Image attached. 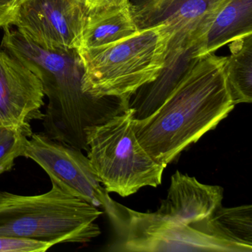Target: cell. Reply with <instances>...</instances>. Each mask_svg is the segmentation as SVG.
<instances>
[{"mask_svg":"<svg viewBox=\"0 0 252 252\" xmlns=\"http://www.w3.org/2000/svg\"><path fill=\"white\" fill-rule=\"evenodd\" d=\"M227 0H146L135 6L140 29L155 25L167 26L172 37L166 64V73L180 71L178 65L191 60L190 52L217 11Z\"/></svg>","mask_w":252,"mask_h":252,"instance_id":"obj_8","label":"cell"},{"mask_svg":"<svg viewBox=\"0 0 252 252\" xmlns=\"http://www.w3.org/2000/svg\"><path fill=\"white\" fill-rule=\"evenodd\" d=\"M203 222L206 231L214 237L237 246L241 252H252V205L231 208L221 206Z\"/></svg>","mask_w":252,"mask_h":252,"instance_id":"obj_14","label":"cell"},{"mask_svg":"<svg viewBox=\"0 0 252 252\" xmlns=\"http://www.w3.org/2000/svg\"><path fill=\"white\" fill-rule=\"evenodd\" d=\"M23 0H0V28L10 26Z\"/></svg>","mask_w":252,"mask_h":252,"instance_id":"obj_18","label":"cell"},{"mask_svg":"<svg viewBox=\"0 0 252 252\" xmlns=\"http://www.w3.org/2000/svg\"><path fill=\"white\" fill-rule=\"evenodd\" d=\"M171 37L166 25H155L102 48L76 50L83 67L84 92L117 98L129 108L133 94L161 74Z\"/></svg>","mask_w":252,"mask_h":252,"instance_id":"obj_3","label":"cell"},{"mask_svg":"<svg viewBox=\"0 0 252 252\" xmlns=\"http://www.w3.org/2000/svg\"><path fill=\"white\" fill-rule=\"evenodd\" d=\"M1 47L20 59L42 82L48 98L42 125L52 139L88 152L86 131L127 108L112 97L96 98L82 90L83 67L76 50L53 51L32 43L10 26Z\"/></svg>","mask_w":252,"mask_h":252,"instance_id":"obj_2","label":"cell"},{"mask_svg":"<svg viewBox=\"0 0 252 252\" xmlns=\"http://www.w3.org/2000/svg\"><path fill=\"white\" fill-rule=\"evenodd\" d=\"M223 188L199 182L177 170L171 177L167 196L157 213L166 219L191 225L207 219L222 206Z\"/></svg>","mask_w":252,"mask_h":252,"instance_id":"obj_11","label":"cell"},{"mask_svg":"<svg viewBox=\"0 0 252 252\" xmlns=\"http://www.w3.org/2000/svg\"><path fill=\"white\" fill-rule=\"evenodd\" d=\"M225 57L193 59L164 102L151 116L135 120L138 141L166 167L232 111Z\"/></svg>","mask_w":252,"mask_h":252,"instance_id":"obj_1","label":"cell"},{"mask_svg":"<svg viewBox=\"0 0 252 252\" xmlns=\"http://www.w3.org/2000/svg\"><path fill=\"white\" fill-rule=\"evenodd\" d=\"M53 246L46 242L0 235V252H45Z\"/></svg>","mask_w":252,"mask_h":252,"instance_id":"obj_17","label":"cell"},{"mask_svg":"<svg viewBox=\"0 0 252 252\" xmlns=\"http://www.w3.org/2000/svg\"><path fill=\"white\" fill-rule=\"evenodd\" d=\"M252 34V0H227L200 33L191 48V59L210 54Z\"/></svg>","mask_w":252,"mask_h":252,"instance_id":"obj_12","label":"cell"},{"mask_svg":"<svg viewBox=\"0 0 252 252\" xmlns=\"http://www.w3.org/2000/svg\"><path fill=\"white\" fill-rule=\"evenodd\" d=\"M102 211L52 183L50 191L20 195L0 191V235L51 243H90L101 234Z\"/></svg>","mask_w":252,"mask_h":252,"instance_id":"obj_4","label":"cell"},{"mask_svg":"<svg viewBox=\"0 0 252 252\" xmlns=\"http://www.w3.org/2000/svg\"><path fill=\"white\" fill-rule=\"evenodd\" d=\"M104 211L114 231L107 252H241L234 245L211 235L196 224L178 223L156 212H138L113 199Z\"/></svg>","mask_w":252,"mask_h":252,"instance_id":"obj_6","label":"cell"},{"mask_svg":"<svg viewBox=\"0 0 252 252\" xmlns=\"http://www.w3.org/2000/svg\"><path fill=\"white\" fill-rule=\"evenodd\" d=\"M227 82L234 105L252 101V34L230 43Z\"/></svg>","mask_w":252,"mask_h":252,"instance_id":"obj_15","label":"cell"},{"mask_svg":"<svg viewBox=\"0 0 252 252\" xmlns=\"http://www.w3.org/2000/svg\"><path fill=\"white\" fill-rule=\"evenodd\" d=\"M39 78L20 59L0 48V126L33 134L31 122L42 121L45 104Z\"/></svg>","mask_w":252,"mask_h":252,"instance_id":"obj_10","label":"cell"},{"mask_svg":"<svg viewBox=\"0 0 252 252\" xmlns=\"http://www.w3.org/2000/svg\"><path fill=\"white\" fill-rule=\"evenodd\" d=\"M85 0H23L11 26L45 50H77L88 18Z\"/></svg>","mask_w":252,"mask_h":252,"instance_id":"obj_7","label":"cell"},{"mask_svg":"<svg viewBox=\"0 0 252 252\" xmlns=\"http://www.w3.org/2000/svg\"><path fill=\"white\" fill-rule=\"evenodd\" d=\"M23 157L36 162L51 183L74 197L104 209L112 200L82 150L63 144L45 132L31 136Z\"/></svg>","mask_w":252,"mask_h":252,"instance_id":"obj_9","label":"cell"},{"mask_svg":"<svg viewBox=\"0 0 252 252\" xmlns=\"http://www.w3.org/2000/svg\"><path fill=\"white\" fill-rule=\"evenodd\" d=\"M119 1L120 0H85V4L88 8V12H90V11H95V10L113 5Z\"/></svg>","mask_w":252,"mask_h":252,"instance_id":"obj_19","label":"cell"},{"mask_svg":"<svg viewBox=\"0 0 252 252\" xmlns=\"http://www.w3.org/2000/svg\"><path fill=\"white\" fill-rule=\"evenodd\" d=\"M140 28L130 0L88 12L77 51L102 48L136 33Z\"/></svg>","mask_w":252,"mask_h":252,"instance_id":"obj_13","label":"cell"},{"mask_svg":"<svg viewBox=\"0 0 252 252\" xmlns=\"http://www.w3.org/2000/svg\"><path fill=\"white\" fill-rule=\"evenodd\" d=\"M29 141L21 129L0 126V176L12 169L16 159L24 156Z\"/></svg>","mask_w":252,"mask_h":252,"instance_id":"obj_16","label":"cell"},{"mask_svg":"<svg viewBox=\"0 0 252 252\" xmlns=\"http://www.w3.org/2000/svg\"><path fill=\"white\" fill-rule=\"evenodd\" d=\"M131 109L86 131L88 158L93 170L107 192L122 197L143 187H157L165 166L141 146L134 130Z\"/></svg>","mask_w":252,"mask_h":252,"instance_id":"obj_5","label":"cell"}]
</instances>
